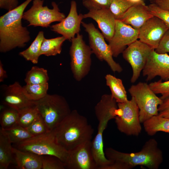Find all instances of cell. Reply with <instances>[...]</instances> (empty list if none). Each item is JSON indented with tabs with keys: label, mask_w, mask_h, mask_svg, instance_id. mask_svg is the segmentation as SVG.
I'll list each match as a JSON object with an SVG mask.
<instances>
[{
	"label": "cell",
	"mask_w": 169,
	"mask_h": 169,
	"mask_svg": "<svg viewBox=\"0 0 169 169\" xmlns=\"http://www.w3.org/2000/svg\"><path fill=\"white\" fill-rule=\"evenodd\" d=\"M147 81L158 76L161 80H169V55L167 53L159 54L152 50L142 70Z\"/></svg>",
	"instance_id": "obj_16"
},
{
	"label": "cell",
	"mask_w": 169,
	"mask_h": 169,
	"mask_svg": "<svg viewBox=\"0 0 169 169\" xmlns=\"http://www.w3.org/2000/svg\"><path fill=\"white\" fill-rule=\"evenodd\" d=\"M69 50L70 68L74 78L77 81H81L89 74L91 65L92 51L79 33L71 40Z\"/></svg>",
	"instance_id": "obj_8"
},
{
	"label": "cell",
	"mask_w": 169,
	"mask_h": 169,
	"mask_svg": "<svg viewBox=\"0 0 169 169\" xmlns=\"http://www.w3.org/2000/svg\"><path fill=\"white\" fill-rule=\"evenodd\" d=\"M42 169H64V163L59 158L53 156H41Z\"/></svg>",
	"instance_id": "obj_34"
},
{
	"label": "cell",
	"mask_w": 169,
	"mask_h": 169,
	"mask_svg": "<svg viewBox=\"0 0 169 169\" xmlns=\"http://www.w3.org/2000/svg\"><path fill=\"white\" fill-rule=\"evenodd\" d=\"M162 100V103L158 107V115L169 118V96Z\"/></svg>",
	"instance_id": "obj_39"
},
{
	"label": "cell",
	"mask_w": 169,
	"mask_h": 169,
	"mask_svg": "<svg viewBox=\"0 0 169 169\" xmlns=\"http://www.w3.org/2000/svg\"><path fill=\"white\" fill-rule=\"evenodd\" d=\"M152 50L146 44L137 40L128 46L122 53L123 58L132 68L131 83H134L138 79Z\"/></svg>",
	"instance_id": "obj_12"
},
{
	"label": "cell",
	"mask_w": 169,
	"mask_h": 169,
	"mask_svg": "<svg viewBox=\"0 0 169 169\" xmlns=\"http://www.w3.org/2000/svg\"><path fill=\"white\" fill-rule=\"evenodd\" d=\"M167 133H169V131L168 132H167Z\"/></svg>",
	"instance_id": "obj_45"
},
{
	"label": "cell",
	"mask_w": 169,
	"mask_h": 169,
	"mask_svg": "<svg viewBox=\"0 0 169 169\" xmlns=\"http://www.w3.org/2000/svg\"><path fill=\"white\" fill-rule=\"evenodd\" d=\"M91 141H86L69 151L64 163L65 169H97L92 152Z\"/></svg>",
	"instance_id": "obj_14"
},
{
	"label": "cell",
	"mask_w": 169,
	"mask_h": 169,
	"mask_svg": "<svg viewBox=\"0 0 169 169\" xmlns=\"http://www.w3.org/2000/svg\"><path fill=\"white\" fill-rule=\"evenodd\" d=\"M149 85L156 94L161 95L162 100L169 96V80L162 82L161 79L150 83Z\"/></svg>",
	"instance_id": "obj_35"
},
{
	"label": "cell",
	"mask_w": 169,
	"mask_h": 169,
	"mask_svg": "<svg viewBox=\"0 0 169 169\" xmlns=\"http://www.w3.org/2000/svg\"><path fill=\"white\" fill-rule=\"evenodd\" d=\"M66 40L63 36L47 39L44 38L40 51V55L55 56L60 54L64 42Z\"/></svg>",
	"instance_id": "obj_26"
},
{
	"label": "cell",
	"mask_w": 169,
	"mask_h": 169,
	"mask_svg": "<svg viewBox=\"0 0 169 169\" xmlns=\"http://www.w3.org/2000/svg\"><path fill=\"white\" fill-rule=\"evenodd\" d=\"M26 128L33 136H40L49 132L40 114L38 117Z\"/></svg>",
	"instance_id": "obj_33"
},
{
	"label": "cell",
	"mask_w": 169,
	"mask_h": 169,
	"mask_svg": "<svg viewBox=\"0 0 169 169\" xmlns=\"http://www.w3.org/2000/svg\"><path fill=\"white\" fill-rule=\"evenodd\" d=\"M155 51L159 54L169 53V29L165 33Z\"/></svg>",
	"instance_id": "obj_38"
},
{
	"label": "cell",
	"mask_w": 169,
	"mask_h": 169,
	"mask_svg": "<svg viewBox=\"0 0 169 169\" xmlns=\"http://www.w3.org/2000/svg\"><path fill=\"white\" fill-rule=\"evenodd\" d=\"M153 3L161 8L169 10V0H154Z\"/></svg>",
	"instance_id": "obj_41"
},
{
	"label": "cell",
	"mask_w": 169,
	"mask_h": 169,
	"mask_svg": "<svg viewBox=\"0 0 169 169\" xmlns=\"http://www.w3.org/2000/svg\"><path fill=\"white\" fill-rule=\"evenodd\" d=\"M106 85L110 88L112 97L117 103L127 101L126 91L122 80L111 74H107L105 77Z\"/></svg>",
	"instance_id": "obj_23"
},
{
	"label": "cell",
	"mask_w": 169,
	"mask_h": 169,
	"mask_svg": "<svg viewBox=\"0 0 169 169\" xmlns=\"http://www.w3.org/2000/svg\"><path fill=\"white\" fill-rule=\"evenodd\" d=\"M2 91V101L4 105L17 111L34 105L33 101L24 95L22 86L16 81L8 85H4Z\"/></svg>",
	"instance_id": "obj_18"
},
{
	"label": "cell",
	"mask_w": 169,
	"mask_h": 169,
	"mask_svg": "<svg viewBox=\"0 0 169 169\" xmlns=\"http://www.w3.org/2000/svg\"><path fill=\"white\" fill-rule=\"evenodd\" d=\"M105 153L108 159L122 164L127 169L138 166L149 169H158L163 160L162 152L154 138L147 141L139 152H123L109 147L105 149Z\"/></svg>",
	"instance_id": "obj_3"
},
{
	"label": "cell",
	"mask_w": 169,
	"mask_h": 169,
	"mask_svg": "<svg viewBox=\"0 0 169 169\" xmlns=\"http://www.w3.org/2000/svg\"><path fill=\"white\" fill-rule=\"evenodd\" d=\"M18 111V124L24 128L28 126L39 115L35 105L23 108Z\"/></svg>",
	"instance_id": "obj_30"
},
{
	"label": "cell",
	"mask_w": 169,
	"mask_h": 169,
	"mask_svg": "<svg viewBox=\"0 0 169 169\" xmlns=\"http://www.w3.org/2000/svg\"><path fill=\"white\" fill-rule=\"evenodd\" d=\"M139 29L116 19L113 36L108 42L113 57H117L138 38Z\"/></svg>",
	"instance_id": "obj_13"
},
{
	"label": "cell",
	"mask_w": 169,
	"mask_h": 169,
	"mask_svg": "<svg viewBox=\"0 0 169 169\" xmlns=\"http://www.w3.org/2000/svg\"><path fill=\"white\" fill-rule=\"evenodd\" d=\"M48 83L40 84H26L23 86L25 96L33 101L38 100L44 97L48 94Z\"/></svg>",
	"instance_id": "obj_28"
},
{
	"label": "cell",
	"mask_w": 169,
	"mask_h": 169,
	"mask_svg": "<svg viewBox=\"0 0 169 169\" xmlns=\"http://www.w3.org/2000/svg\"><path fill=\"white\" fill-rule=\"evenodd\" d=\"M18 111L9 107L3 109L0 115L1 128L7 129L18 124Z\"/></svg>",
	"instance_id": "obj_31"
},
{
	"label": "cell",
	"mask_w": 169,
	"mask_h": 169,
	"mask_svg": "<svg viewBox=\"0 0 169 169\" xmlns=\"http://www.w3.org/2000/svg\"><path fill=\"white\" fill-rule=\"evenodd\" d=\"M89 36V46L100 60L105 61L114 73H120L123 69L120 65L113 59V56L108 44L105 41L104 37L92 23H86L82 22Z\"/></svg>",
	"instance_id": "obj_11"
},
{
	"label": "cell",
	"mask_w": 169,
	"mask_h": 169,
	"mask_svg": "<svg viewBox=\"0 0 169 169\" xmlns=\"http://www.w3.org/2000/svg\"><path fill=\"white\" fill-rule=\"evenodd\" d=\"M49 79L46 69L34 66L26 73L24 81L26 84H40L48 83Z\"/></svg>",
	"instance_id": "obj_29"
},
{
	"label": "cell",
	"mask_w": 169,
	"mask_h": 169,
	"mask_svg": "<svg viewBox=\"0 0 169 169\" xmlns=\"http://www.w3.org/2000/svg\"><path fill=\"white\" fill-rule=\"evenodd\" d=\"M18 0H0V8L8 11L11 10L18 6Z\"/></svg>",
	"instance_id": "obj_40"
},
{
	"label": "cell",
	"mask_w": 169,
	"mask_h": 169,
	"mask_svg": "<svg viewBox=\"0 0 169 169\" xmlns=\"http://www.w3.org/2000/svg\"><path fill=\"white\" fill-rule=\"evenodd\" d=\"M13 153L16 168L42 169L41 156L30 152L21 151L13 147Z\"/></svg>",
	"instance_id": "obj_21"
},
{
	"label": "cell",
	"mask_w": 169,
	"mask_h": 169,
	"mask_svg": "<svg viewBox=\"0 0 169 169\" xmlns=\"http://www.w3.org/2000/svg\"><path fill=\"white\" fill-rule=\"evenodd\" d=\"M44 38V32L43 31H39L30 45L26 49L19 52V55L33 64H37Z\"/></svg>",
	"instance_id": "obj_25"
},
{
	"label": "cell",
	"mask_w": 169,
	"mask_h": 169,
	"mask_svg": "<svg viewBox=\"0 0 169 169\" xmlns=\"http://www.w3.org/2000/svg\"><path fill=\"white\" fill-rule=\"evenodd\" d=\"M115 122L118 130L127 136H137L142 128L139 119V110L134 98L127 101L117 103Z\"/></svg>",
	"instance_id": "obj_9"
},
{
	"label": "cell",
	"mask_w": 169,
	"mask_h": 169,
	"mask_svg": "<svg viewBox=\"0 0 169 169\" xmlns=\"http://www.w3.org/2000/svg\"><path fill=\"white\" fill-rule=\"evenodd\" d=\"M8 77L6 71L3 68V64L0 61V82H3Z\"/></svg>",
	"instance_id": "obj_42"
},
{
	"label": "cell",
	"mask_w": 169,
	"mask_h": 169,
	"mask_svg": "<svg viewBox=\"0 0 169 169\" xmlns=\"http://www.w3.org/2000/svg\"><path fill=\"white\" fill-rule=\"evenodd\" d=\"M117 109V103L111 94L103 95L95 106V113L98 124L97 133L91 143L92 152L97 169H104L113 162L105 156L103 134L109 121L116 116Z\"/></svg>",
	"instance_id": "obj_4"
},
{
	"label": "cell",
	"mask_w": 169,
	"mask_h": 169,
	"mask_svg": "<svg viewBox=\"0 0 169 169\" xmlns=\"http://www.w3.org/2000/svg\"><path fill=\"white\" fill-rule=\"evenodd\" d=\"M33 0H26L15 8L0 17V52L6 53L22 48L30 39V33L23 27L22 19L24 11Z\"/></svg>",
	"instance_id": "obj_1"
},
{
	"label": "cell",
	"mask_w": 169,
	"mask_h": 169,
	"mask_svg": "<svg viewBox=\"0 0 169 169\" xmlns=\"http://www.w3.org/2000/svg\"><path fill=\"white\" fill-rule=\"evenodd\" d=\"M33 103L49 131H52L70 113L65 98L57 94H47Z\"/></svg>",
	"instance_id": "obj_5"
},
{
	"label": "cell",
	"mask_w": 169,
	"mask_h": 169,
	"mask_svg": "<svg viewBox=\"0 0 169 169\" xmlns=\"http://www.w3.org/2000/svg\"><path fill=\"white\" fill-rule=\"evenodd\" d=\"M143 124L145 131L149 136H153L159 131H169V118L158 115L152 116Z\"/></svg>",
	"instance_id": "obj_24"
},
{
	"label": "cell",
	"mask_w": 169,
	"mask_h": 169,
	"mask_svg": "<svg viewBox=\"0 0 169 169\" xmlns=\"http://www.w3.org/2000/svg\"><path fill=\"white\" fill-rule=\"evenodd\" d=\"M83 16L84 18H90L95 20L106 39L109 42L111 39L114 33L116 19L109 8L91 9Z\"/></svg>",
	"instance_id": "obj_19"
},
{
	"label": "cell",
	"mask_w": 169,
	"mask_h": 169,
	"mask_svg": "<svg viewBox=\"0 0 169 169\" xmlns=\"http://www.w3.org/2000/svg\"><path fill=\"white\" fill-rule=\"evenodd\" d=\"M153 16L148 6L143 1L130 7L117 19L130 25L135 29H139L148 19Z\"/></svg>",
	"instance_id": "obj_20"
},
{
	"label": "cell",
	"mask_w": 169,
	"mask_h": 169,
	"mask_svg": "<svg viewBox=\"0 0 169 169\" xmlns=\"http://www.w3.org/2000/svg\"><path fill=\"white\" fill-rule=\"evenodd\" d=\"M148 6L153 16L161 19L169 29V10L161 8L154 3L149 4Z\"/></svg>",
	"instance_id": "obj_36"
},
{
	"label": "cell",
	"mask_w": 169,
	"mask_h": 169,
	"mask_svg": "<svg viewBox=\"0 0 169 169\" xmlns=\"http://www.w3.org/2000/svg\"><path fill=\"white\" fill-rule=\"evenodd\" d=\"M52 131L57 143L68 152L91 141L94 132L87 118L76 110H71Z\"/></svg>",
	"instance_id": "obj_2"
},
{
	"label": "cell",
	"mask_w": 169,
	"mask_h": 169,
	"mask_svg": "<svg viewBox=\"0 0 169 169\" xmlns=\"http://www.w3.org/2000/svg\"><path fill=\"white\" fill-rule=\"evenodd\" d=\"M139 108V119L141 123L153 116L158 115V107L162 100L158 97L145 82H140L131 85L128 90Z\"/></svg>",
	"instance_id": "obj_7"
},
{
	"label": "cell",
	"mask_w": 169,
	"mask_h": 169,
	"mask_svg": "<svg viewBox=\"0 0 169 169\" xmlns=\"http://www.w3.org/2000/svg\"><path fill=\"white\" fill-rule=\"evenodd\" d=\"M136 3L130 0H112L109 9L116 19H117L130 7Z\"/></svg>",
	"instance_id": "obj_32"
},
{
	"label": "cell",
	"mask_w": 169,
	"mask_h": 169,
	"mask_svg": "<svg viewBox=\"0 0 169 169\" xmlns=\"http://www.w3.org/2000/svg\"><path fill=\"white\" fill-rule=\"evenodd\" d=\"M44 0H33L32 7L24 12L22 18L29 23L28 26L47 28L52 23L60 22L65 18L55 2H52V9L44 6Z\"/></svg>",
	"instance_id": "obj_10"
},
{
	"label": "cell",
	"mask_w": 169,
	"mask_h": 169,
	"mask_svg": "<svg viewBox=\"0 0 169 169\" xmlns=\"http://www.w3.org/2000/svg\"><path fill=\"white\" fill-rule=\"evenodd\" d=\"M14 144V147L21 151L39 156H55L64 163L69 154L68 151L57 143L53 131Z\"/></svg>",
	"instance_id": "obj_6"
},
{
	"label": "cell",
	"mask_w": 169,
	"mask_h": 169,
	"mask_svg": "<svg viewBox=\"0 0 169 169\" xmlns=\"http://www.w3.org/2000/svg\"><path fill=\"white\" fill-rule=\"evenodd\" d=\"M84 18L83 14H78L76 3L72 0L68 15L59 23L52 25L51 30L71 41L76 34L79 33L80 24Z\"/></svg>",
	"instance_id": "obj_17"
},
{
	"label": "cell",
	"mask_w": 169,
	"mask_h": 169,
	"mask_svg": "<svg viewBox=\"0 0 169 169\" xmlns=\"http://www.w3.org/2000/svg\"><path fill=\"white\" fill-rule=\"evenodd\" d=\"M112 0H83L84 5L89 10L92 8H109Z\"/></svg>",
	"instance_id": "obj_37"
},
{
	"label": "cell",
	"mask_w": 169,
	"mask_h": 169,
	"mask_svg": "<svg viewBox=\"0 0 169 169\" xmlns=\"http://www.w3.org/2000/svg\"><path fill=\"white\" fill-rule=\"evenodd\" d=\"M135 3H138L143 1V0H130Z\"/></svg>",
	"instance_id": "obj_43"
},
{
	"label": "cell",
	"mask_w": 169,
	"mask_h": 169,
	"mask_svg": "<svg viewBox=\"0 0 169 169\" xmlns=\"http://www.w3.org/2000/svg\"><path fill=\"white\" fill-rule=\"evenodd\" d=\"M151 1L152 2V3H153L154 0H151Z\"/></svg>",
	"instance_id": "obj_44"
},
{
	"label": "cell",
	"mask_w": 169,
	"mask_h": 169,
	"mask_svg": "<svg viewBox=\"0 0 169 169\" xmlns=\"http://www.w3.org/2000/svg\"><path fill=\"white\" fill-rule=\"evenodd\" d=\"M168 29L161 19L153 16L139 29L138 38L152 49L155 50Z\"/></svg>",
	"instance_id": "obj_15"
},
{
	"label": "cell",
	"mask_w": 169,
	"mask_h": 169,
	"mask_svg": "<svg viewBox=\"0 0 169 169\" xmlns=\"http://www.w3.org/2000/svg\"><path fill=\"white\" fill-rule=\"evenodd\" d=\"M0 130L8 136L13 144L22 142L34 137L25 128L18 124L9 128H1Z\"/></svg>",
	"instance_id": "obj_27"
},
{
	"label": "cell",
	"mask_w": 169,
	"mask_h": 169,
	"mask_svg": "<svg viewBox=\"0 0 169 169\" xmlns=\"http://www.w3.org/2000/svg\"><path fill=\"white\" fill-rule=\"evenodd\" d=\"M12 143L8 136L0 130V169H7L14 160Z\"/></svg>",
	"instance_id": "obj_22"
}]
</instances>
